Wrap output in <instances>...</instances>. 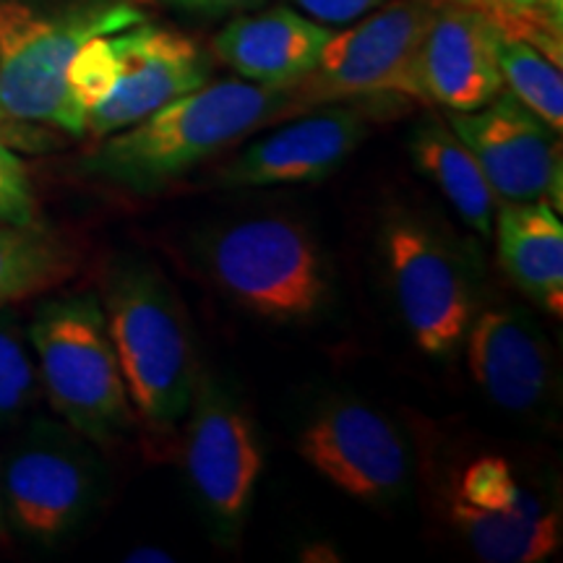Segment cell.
Wrapping results in <instances>:
<instances>
[{"label": "cell", "mask_w": 563, "mask_h": 563, "mask_svg": "<svg viewBox=\"0 0 563 563\" xmlns=\"http://www.w3.org/2000/svg\"><path fill=\"white\" fill-rule=\"evenodd\" d=\"M498 264L527 300L561 321L563 316V224L545 201L498 203Z\"/></svg>", "instance_id": "cell-17"}, {"label": "cell", "mask_w": 563, "mask_h": 563, "mask_svg": "<svg viewBox=\"0 0 563 563\" xmlns=\"http://www.w3.org/2000/svg\"><path fill=\"white\" fill-rule=\"evenodd\" d=\"M410 154L415 167L439 188L462 222L477 235L488 238L496 220L498 196L467 144L449 125L422 123L412 133Z\"/></svg>", "instance_id": "cell-19"}, {"label": "cell", "mask_w": 563, "mask_h": 563, "mask_svg": "<svg viewBox=\"0 0 563 563\" xmlns=\"http://www.w3.org/2000/svg\"><path fill=\"white\" fill-rule=\"evenodd\" d=\"M112 81L104 100L84 118V133L110 136L144 121L162 104L203 87L211 79V60L186 34L136 24L112 32Z\"/></svg>", "instance_id": "cell-12"}, {"label": "cell", "mask_w": 563, "mask_h": 563, "mask_svg": "<svg viewBox=\"0 0 563 563\" xmlns=\"http://www.w3.org/2000/svg\"><path fill=\"white\" fill-rule=\"evenodd\" d=\"M102 308L133 418L152 443H167L186 420L199 378L178 295L152 264L123 262L108 277Z\"/></svg>", "instance_id": "cell-2"}, {"label": "cell", "mask_w": 563, "mask_h": 563, "mask_svg": "<svg viewBox=\"0 0 563 563\" xmlns=\"http://www.w3.org/2000/svg\"><path fill=\"white\" fill-rule=\"evenodd\" d=\"M167 5H173L175 11L194 13V16H224L230 11H243L251 5L262 3V0H165Z\"/></svg>", "instance_id": "cell-26"}, {"label": "cell", "mask_w": 563, "mask_h": 563, "mask_svg": "<svg viewBox=\"0 0 563 563\" xmlns=\"http://www.w3.org/2000/svg\"><path fill=\"white\" fill-rule=\"evenodd\" d=\"M76 264L66 238L42 222H0V308L53 290Z\"/></svg>", "instance_id": "cell-20"}, {"label": "cell", "mask_w": 563, "mask_h": 563, "mask_svg": "<svg viewBox=\"0 0 563 563\" xmlns=\"http://www.w3.org/2000/svg\"><path fill=\"white\" fill-rule=\"evenodd\" d=\"M0 222H32V220H24V217L16 214V211L0 203Z\"/></svg>", "instance_id": "cell-29"}, {"label": "cell", "mask_w": 563, "mask_h": 563, "mask_svg": "<svg viewBox=\"0 0 563 563\" xmlns=\"http://www.w3.org/2000/svg\"><path fill=\"white\" fill-rule=\"evenodd\" d=\"M207 266L238 306L269 321L311 319L329 295L319 243L287 217H253L214 232Z\"/></svg>", "instance_id": "cell-5"}, {"label": "cell", "mask_w": 563, "mask_h": 563, "mask_svg": "<svg viewBox=\"0 0 563 563\" xmlns=\"http://www.w3.org/2000/svg\"><path fill=\"white\" fill-rule=\"evenodd\" d=\"M332 30L292 9H269L232 19L211 47L245 81L290 89L306 79Z\"/></svg>", "instance_id": "cell-16"}, {"label": "cell", "mask_w": 563, "mask_h": 563, "mask_svg": "<svg viewBox=\"0 0 563 563\" xmlns=\"http://www.w3.org/2000/svg\"><path fill=\"white\" fill-rule=\"evenodd\" d=\"M467 3L506 11H545L553 13V16H561V0H467Z\"/></svg>", "instance_id": "cell-27"}, {"label": "cell", "mask_w": 563, "mask_h": 563, "mask_svg": "<svg viewBox=\"0 0 563 563\" xmlns=\"http://www.w3.org/2000/svg\"><path fill=\"white\" fill-rule=\"evenodd\" d=\"M183 433V464L196 504L217 540L228 543L249 519L264 449L256 422L217 378L199 373Z\"/></svg>", "instance_id": "cell-7"}, {"label": "cell", "mask_w": 563, "mask_h": 563, "mask_svg": "<svg viewBox=\"0 0 563 563\" xmlns=\"http://www.w3.org/2000/svg\"><path fill=\"white\" fill-rule=\"evenodd\" d=\"M498 68L504 84H509L511 97H517L527 110L555 133L563 131V79L561 66L527 40L498 32L496 42Z\"/></svg>", "instance_id": "cell-21"}, {"label": "cell", "mask_w": 563, "mask_h": 563, "mask_svg": "<svg viewBox=\"0 0 563 563\" xmlns=\"http://www.w3.org/2000/svg\"><path fill=\"white\" fill-rule=\"evenodd\" d=\"M470 376L506 412L530 415L553 391V350L522 308L496 306L475 313L464 342Z\"/></svg>", "instance_id": "cell-15"}, {"label": "cell", "mask_w": 563, "mask_h": 563, "mask_svg": "<svg viewBox=\"0 0 563 563\" xmlns=\"http://www.w3.org/2000/svg\"><path fill=\"white\" fill-rule=\"evenodd\" d=\"M452 519L477 559L488 563H540L559 553L563 540L561 514L530 488L490 509L454 498Z\"/></svg>", "instance_id": "cell-18"}, {"label": "cell", "mask_w": 563, "mask_h": 563, "mask_svg": "<svg viewBox=\"0 0 563 563\" xmlns=\"http://www.w3.org/2000/svg\"><path fill=\"white\" fill-rule=\"evenodd\" d=\"M300 110L290 89L253 81H214L162 104L144 121L102 136L87 154L91 178L133 194H157L253 131Z\"/></svg>", "instance_id": "cell-1"}, {"label": "cell", "mask_w": 563, "mask_h": 563, "mask_svg": "<svg viewBox=\"0 0 563 563\" xmlns=\"http://www.w3.org/2000/svg\"><path fill=\"white\" fill-rule=\"evenodd\" d=\"M30 342L40 386L68 428L100 446L131 431L136 418L97 295L42 302L30 323Z\"/></svg>", "instance_id": "cell-4"}, {"label": "cell", "mask_w": 563, "mask_h": 563, "mask_svg": "<svg viewBox=\"0 0 563 563\" xmlns=\"http://www.w3.org/2000/svg\"><path fill=\"white\" fill-rule=\"evenodd\" d=\"M439 0H386L384 9L332 34L319 63L290 87L300 108L373 95L420 97L418 55Z\"/></svg>", "instance_id": "cell-9"}, {"label": "cell", "mask_w": 563, "mask_h": 563, "mask_svg": "<svg viewBox=\"0 0 563 563\" xmlns=\"http://www.w3.org/2000/svg\"><path fill=\"white\" fill-rule=\"evenodd\" d=\"M100 490V464L74 428L34 422L0 467L5 519L40 545H55L79 527Z\"/></svg>", "instance_id": "cell-8"}, {"label": "cell", "mask_w": 563, "mask_h": 563, "mask_svg": "<svg viewBox=\"0 0 563 563\" xmlns=\"http://www.w3.org/2000/svg\"><path fill=\"white\" fill-rule=\"evenodd\" d=\"M382 249L394 300L415 344L431 357L454 355L477 313L470 264L433 224L412 214L384 222Z\"/></svg>", "instance_id": "cell-6"}, {"label": "cell", "mask_w": 563, "mask_h": 563, "mask_svg": "<svg viewBox=\"0 0 563 563\" xmlns=\"http://www.w3.org/2000/svg\"><path fill=\"white\" fill-rule=\"evenodd\" d=\"M5 530V509H3V493H0V538H3Z\"/></svg>", "instance_id": "cell-30"}, {"label": "cell", "mask_w": 563, "mask_h": 563, "mask_svg": "<svg viewBox=\"0 0 563 563\" xmlns=\"http://www.w3.org/2000/svg\"><path fill=\"white\" fill-rule=\"evenodd\" d=\"M141 11L123 0L37 11L0 0V118L51 123L81 136L84 118L68 89V66L97 34L141 24Z\"/></svg>", "instance_id": "cell-3"}, {"label": "cell", "mask_w": 563, "mask_h": 563, "mask_svg": "<svg viewBox=\"0 0 563 563\" xmlns=\"http://www.w3.org/2000/svg\"><path fill=\"white\" fill-rule=\"evenodd\" d=\"M40 397V373L26 336L11 313L0 311V428L19 420Z\"/></svg>", "instance_id": "cell-22"}, {"label": "cell", "mask_w": 563, "mask_h": 563, "mask_svg": "<svg viewBox=\"0 0 563 563\" xmlns=\"http://www.w3.org/2000/svg\"><path fill=\"white\" fill-rule=\"evenodd\" d=\"M125 561H133V563H170V561H175V555L162 551V548H136V551H131L129 555H125Z\"/></svg>", "instance_id": "cell-28"}, {"label": "cell", "mask_w": 563, "mask_h": 563, "mask_svg": "<svg viewBox=\"0 0 563 563\" xmlns=\"http://www.w3.org/2000/svg\"><path fill=\"white\" fill-rule=\"evenodd\" d=\"M522 493L525 485L517 481L509 462L501 456H481L462 473L456 498L477 509H490L514 501Z\"/></svg>", "instance_id": "cell-23"}, {"label": "cell", "mask_w": 563, "mask_h": 563, "mask_svg": "<svg viewBox=\"0 0 563 563\" xmlns=\"http://www.w3.org/2000/svg\"><path fill=\"white\" fill-rule=\"evenodd\" d=\"M449 129L481 162L498 203L545 201L561 209V133L548 129L517 97L501 91L483 108L454 112Z\"/></svg>", "instance_id": "cell-11"}, {"label": "cell", "mask_w": 563, "mask_h": 563, "mask_svg": "<svg viewBox=\"0 0 563 563\" xmlns=\"http://www.w3.org/2000/svg\"><path fill=\"white\" fill-rule=\"evenodd\" d=\"M292 3L319 24H347L368 11H376L386 0H292Z\"/></svg>", "instance_id": "cell-25"}, {"label": "cell", "mask_w": 563, "mask_h": 563, "mask_svg": "<svg viewBox=\"0 0 563 563\" xmlns=\"http://www.w3.org/2000/svg\"><path fill=\"white\" fill-rule=\"evenodd\" d=\"M498 30L470 3L439 0L418 55L422 100L452 112H470L504 91L498 68Z\"/></svg>", "instance_id": "cell-14"}, {"label": "cell", "mask_w": 563, "mask_h": 563, "mask_svg": "<svg viewBox=\"0 0 563 563\" xmlns=\"http://www.w3.org/2000/svg\"><path fill=\"white\" fill-rule=\"evenodd\" d=\"M368 118L357 108H327L253 141L220 173L228 188L292 186L327 180L368 139Z\"/></svg>", "instance_id": "cell-13"}, {"label": "cell", "mask_w": 563, "mask_h": 563, "mask_svg": "<svg viewBox=\"0 0 563 563\" xmlns=\"http://www.w3.org/2000/svg\"><path fill=\"white\" fill-rule=\"evenodd\" d=\"M0 203L16 211L24 220H34V194L30 173L16 152L5 144V133L0 131Z\"/></svg>", "instance_id": "cell-24"}, {"label": "cell", "mask_w": 563, "mask_h": 563, "mask_svg": "<svg viewBox=\"0 0 563 563\" xmlns=\"http://www.w3.org/2000/svg\"><path fill=\"white\" fill-rule=\"evenodd\" d=\"M298 452L316 473L363 504H394L410 488L405 435L376 407L357 399L323 405L302 428Z\"/></svg>", "instance_id": "cell-10"}]
</instances>
